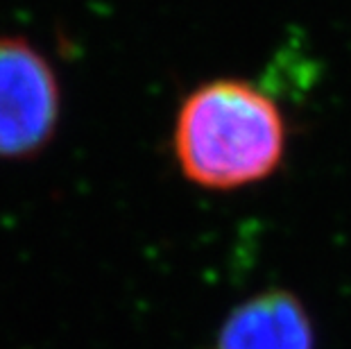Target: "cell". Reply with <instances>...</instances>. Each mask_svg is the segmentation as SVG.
<instances>
[{
	"instance_id": "1",
	"label": "cell",
	"mask_w": 351,
	"mask_h": 349,
	"mask_svg": "<svg viewBox=\"0 0 351 349\" xmlns=\"http://www.w3.org/2000/svg\"><path fill=\"white\" fill-rule=\"evenodd\" d=\"M288 123L272 95L252 82L222 77L197 86L177 109L173 157L191 186L236 193L279 173Z\"/></svg>"
},
{
	"instance_id": "2",
	"label": "cell",
	"mask_w": 351,
	"mask_h": 349,
	"mask_svg": "<svg viewBox=\"0 0 351 349\" xmlns=\"http://www.w3.org/2000/svg\"><path fill=\"white\" fill-rule=\"evenodd\" d=\"M59 82L34 46L0 36V159H29L57 134Z\"/></svg>"
},
{
	"instance_id": "3",
	"label": "cell",
	"mask_w": 351,
	"mask_h": 349,
	"mask_svg": "<svg viewBox=\"0 0 351 349\" xmlns=\"http://www.w3.org/2000/svg\"><path fill=\"white\" fill-rule=\"evenodd\" d=\"M211 349H315V326L297 295L265 291L231 311Z\"/></svg>"
}]
</instances>
